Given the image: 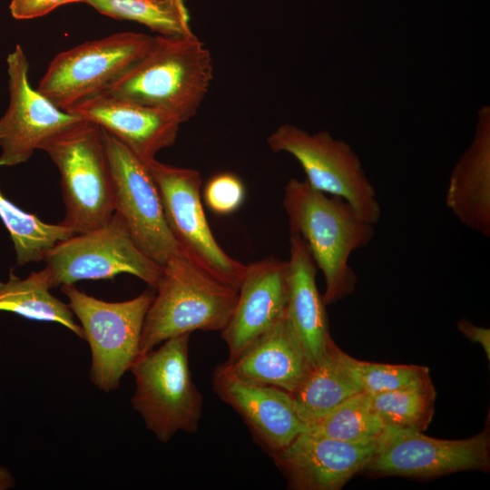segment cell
Here are the masks:
<instances>
[{
	"label": "cell",
	"instance_id": "obj_1",
	"mask_svg": "<svg viewBox=\"0 0 490 490\" xmlns=\"http://www.w3.org/2000/svg\"><path fill=\"white\" fill-rule=\"evenodd\" d=\"M282 205L289 232L301 236L325 280L326 305L352 294L358 277L349 265L351 254L370 244L374 224L344 199L312 188L306 180H289Z\"/></svg>",
	"mask_w": 490,
	"mask_h": 490
},
{
	"label": "cell",
	"instance_id": "obj_2",
	"mask_svg": "<svg viewBox=\"0 0 490 490\" xmlns=\"http://www.w3.org/2000/svg\"><path fill=\"white\" fill-rule=\"evenodd\" d=\"M212 74L211 53L193 33L156 35L149 52L105 91L165 111L183 123L197 113Z\"/></svg>",
	"mask_w": 490,
	"mask_h": 490
},
{
	"label": "cell",
	"instance_id": "obj_3",
	"mask_svg": "<svg viewBox=\"0 0 490 490\" xmlns=\"http://www.w3.org/2000/svg\"><path fill=\"white\" fill-rule=\"evenodd\" d=\"M162 268L157 294L144 318L140 355L194 330L221 331L237 303V289L214 278L182 251Z\"/></svg>",
	"mask_w": 490,
	"mask_h": 490
},
{
	"label": "cell",
	"instance_id": "obj_4",
	"mask_svg": "<svg viewBox=\"0 0 490 490\" xmlns=\"http://www.w3.org/2000/svg\"><path fill=\"white\" fill-rule=\"evenodd\" d=\"M58 168L65 206L62 224L83 233L114 213L113 178L103 130L81 120L41 147Z\"/></svg>",
	"mask_w": 490,
	"mask_h": 490
},
{
	"label": "cell",
	"instance_id": "obj_5",
	"mask_svg": "<svg viewBox=\"0 0 490 490\" xmlns=\"http://www.w3.org/2000/svg\"><path fill=\"white\" fill-rule=\"evenodd\" d=\"M190 335L171 338L139 355L129 369L135 381L132 407L162 443L179 431L196 432L201 417L202 397L189 365Z\"/></svg>",
	"mask_w": 490,
	"mask_h": 490
},
{
	"label": "cell",
	"instance_id": "obj_6",
	"mask_svg": "<svg viewBox=\"0 0 490 490\" xmlns=\"http://www.w3.org/2000/svg\"><path fill=\"white\" fill-rule=\"evenodd\" d=\"M61 290L90 347V380L103 392L115 390L140 355L144 318L155 294L146 290L129 300L109 302L74 284L62 285Z\"/></svg>",
	"mask_w": 490,
	"mask_h": 490
},
{
	"label": "cell",
	"instance_id": "obj_7",
	"mask_svg": "<svg viewBox=\"0 0 490 490\" xmlns=\"http://www.w3.org/2000/svg\"><path fill=\"white\" fill-rule=\"evenodd\" d=\"M155 36L121 32L58 54L36 90L67 111L110 88L152 48Z\"/></svg>",
	"mask_w": 490,
	"mask_h": 490
},
{
	"label": "cell",
	"instance_id": "obj_8",
	"mask_svg": "<svg viewBox=\"0 0 490 490\" xmlns=\"http://www.w3.org/2000/svg\"><path fill=\"white\" fill-rule=\"evenodd\" d=\"M267 143L272 152L294 157L312 188L344 199L368 222L379 221L382 210L377 191L348 142L328 131L309 133L285 123L270 134Z\"/></svg>",
	"mask_w": 490,
	"mask_h": 490
},
{
	"label": "cell",
	"instance_id": "obj_9",
	"mask_svg": "<svg viewBox=\"0 0 490 490\" xmlns=\"http://www.w3.org/2000/svg\"><path fill=\"white\" fill-rule=\"evenodd\" d=\"M44 260L43 271L51 289L122 273L133 275L155 289L162 272V266L136 245L116 212L103 226L58 242Z\"/></svg>",
	"mask_w": 490,
	"mask_h": 490
},
{
	"label": "cell",
	"instance_id": "obj_10",
	"mask_svg": "<svg viewBox=\"0 0 490 490\" xmlns=\"http://www.w3.org/2000/svg\"><path fill=\"white\" fill-rule=\"evenodd\" d=\"M147 166L168 227L181 250L214 278L238 290L246 265L228 255L211 232L201 204L200 172L156 159Z\"/></svg>",
	"mask_w": 490,
	"mask_h": 490
},
{
	"label": "cell",
	"instance_id": "obj_11",
	"mask_svg": "<svg viewBox=\"0 0 490 490\" xmlns=\"http://www.w3.org/2000/svg\"><path fill=\"white\" fill-rule=\"evenodd\" d=\"M488 429L466 439L446 440L422 432L385 427L365 470L376 475L432 478L468 470L489 471Z\"/></svg>",
	"mask_w": 490,
	"mask_h": 490
},
{
	"label": "cell",
	"instance_id": "obj_12",
	"mask_svg": "<svg viewBox=\"0 0 490 490\" xmlns=\"http://www.w3.org/2000/svg\"><path fill=\"white\" fill-rule=\"evenodd\" d=\"M103 132L114 212L122 219L140 250L162 267L181 250L168 227L154 180L147 164L113 135Z\"/></svg>",
	"mask_w": 490,
	"mask_h": 490
},
{
	"label": "cell",
	"instance_id": "obj_13",
	"mask_svg": "<svg viewBox=\"0 0 490 490\" xmlns=\"http://www.w3.org/2000/svg\"><path fill=\"white\" fill-rule=\"evenodd\" d=\"M6 62L10 102L0 119V167L25 162L46 141L83 120L58 108L31 87L29 64L19 44Z\"/></svg>",
	"mask_w": 490,
	"mask_h": 490
},
{
	"label": "cell",
	"instance_id": "obj_14",
	"mask_svg": "<svg viewBox=\"0 0 490 490\" xmlns=\"http://www.w3.org/2000/svg\"><path fill=\"white\" fill-rule=\"evenodd\" d=\"M376 446L377 440L345 442L303 432L270 456L289 488L338 490L365 470Z\"/></svg>",
	"mask_w": 490,
	"mask_h": 490
},
{
	"label": "cell",
	"instance_id": "obj_15",
	"mask_svg": "<svg viewBox=\"0 0 490 490\" xmlns=\"http://www.w3.org/2000/svg\"><path fill=\"white\" fill-rule=\"evenodd\" d=\"M212 386L215 394L242 417L269 455L287 446L307 430V424L285 390L241 379L224 363L216 367Z\"/></svg>",
	"mask_w": 490,
	"mask_h": 490
},
{
	"label": "cell",
	"instance_id": "obj_16",
	"mask_svg": "<svg viewBox=\"0 0 490 490\" xmlns=\"http://www.w3.org/2000/svg\"><path fill=\"white\" fill-rule=\"evenodd\" d=\"M288 261L274 256L249 263L238 289L231 317L220 331L229 351L238 358L286 313Z\"/></svg>",
	"mask_w": 490,
	"mask_h": 490
},
{
	"label": "cell",
	"instance_id": "obj_17",
	"mask_svg": "<svg viewBox=\"0 0 490 490\" xmlns=\"http://www.w3.org/2000/svg\"><path fill=\"white\" fill-rule=\"evenodd\" d=\"M66 112L92 122L125 145L148 164L172 146L181 122L171 113L114 95L97 93Z\"/></svg>",
	"mask_w": 490,
	"mask_h": 490
},
{
	"label": "cell",
	"instance_id": "obj_18",
	"mask_svg": "<svg viewBox=\"0 0 490 490\" xmlns=\"http://www.w3.org/2000/svg\"><path fill=\"white\" fill-rule=\"evenodd\" d=\"M446 205L467 229L490 237V107L478 111L475 135L455 164Z\"/></svg>",
	"mask_w": 490,
	"mask_h": 490
},
{
	"label": "cell",
	"instance_id": "obj_19",
	"mask_svg": "<svg viewBox=\"0 0 490 490\" xmlns=\"http://www.w3.org/2000/svg\"><path fill=\"white\" fill-rule=\"evenodd\" d=\"M289 233L286 316L312 368L322 358L333 339L329 334L327 305L316 284L318 267L301 236Z\"/></svg>",
	"mask_w": 490,
	"mask_h": 490
},
{
	"label": "cell",
	"instance_id": "obj_20",
	"mask_svg": "<svg viewBox=\"0 0 490 490\" xmlns=\"http://www.w3.org/2000/svg\"><path fill=\"white\" fill-rule=\"evenodd\" d=\"M224 365L241 379L275 387L289 394L310 369L286 313L238 358Z\"/></svg>",
	"mask_w": 490,
	"mask_h": 490
},
{
	"label": "cell",
	"instance_id": "obj_21",
	"mask_svg": "<svg viewBox=\"0 0 490 490\" xmlns=\"http://www.w3.org/2000/svg\"><path fill=\"white\" fill-rule=\"evenodd\" d=\"M350 359L332 340L322 358L290 393L296 410L307 426L362 392Z\"/></svg>",
	"mask_w": 490,
	"mask_h": 490
},
{
	"label": "cell",
	"instance_id": "obj_22",
	"mask_svg": "<svg viewBox=\"0 0 490 490\" xmlns=\"http://www.w3.org/2000/svg\"><path fill=\"white\" fill-rule=\"evenodd\" d=\"M50 289L43 270L31 272L25 279L10 272L6 281H0V311L32 320L56 322L84 338L68 304L52 295Z\"/></svg>",
	"mask_w": 490,
	"mask_h": 490
},
{
	"label": "cell",
	"instance_id": "obj_23",
	"mask_svg": "<svg viewBox=\"0 0 490 490\" xmlns=\"http://www.w3.org/2000/svg\"><path fill=\"white\" fill-rule=\"evenodd\" d=\"M436 389L429 375L402 387L370 395L372 408L385 427L423 432L435 413Z\"/></svg>",
	"mask_w": 490,
	"mask_h": 490
},
{
	"label": "cell",
	"instance_id": "obj_24",
	"mask_svg": "<svg viewBox=\"0 0 490 490\" xmlns=\"http://www.w3.org/2000/svg\"><path fill=\"white\" fill-rule=\"evenodd\" d=\"M0 219L10 234L19 266L44 260L58 242L75 234L61 222L47 223L21 210L1 191Z\"/></svg>",
	"mask_w": 490,
	"mask_h": 490
},
{
	"label": "cell",
	"instance_id": "obj_25",
	"mask_svg": "<svg viewBox=\"0 0 490 490\" xmlns=\"http://www.w3.org/2000/svg\"><path fill=\"white\" fill-rule=\"evenodd\" d=\"M99 13L140 23L162 36L192 33L184 0H87Z\"/></svg>",
	"mask_w": 490,
	"mask_h": 490
},
{
	"label": "cell",
	"instance_id": "obj_26",
	"mask_svg": "<svg viewBox=\"0 0 490 490\" xmlns=\"http://www.w3.org/2000/svg\"><path fill=\"white\" fill-rule=\"evenodd\" d=\"M384 430L370 395L362 391L309 425L306 432L345 442H368L377 440Z\"/></svg>",
	"mask_w": 490,
	"mask_h": 490
},
{
	"label": "cell",
	"instance_id": "obj_27",
	"mask_svg": "<svg viewBox=\"0 0 490 490\" xmlns=\"http://www.w3.org/2000/svg\"><path fill=\"white\" fill-rule=\"evenodd\" d=\"M350 361L362 391L369 395L391 391L429 375L424 366L368 362L352 357Z\"/></svg>",
	"mask_w": 490,
	"mask_h": 490
},
{
	"label": "cell",
	"instance_id": "obj_28",
	"mask_svg": "<svg viewBox=\"0 0 490 490\" xmlns=\"http://www.w3.org/2000/svg\"><path fill=\"white\" fill-rule=\"evenodd\" d=\"M203 199L213 213L229 215L242 205L245 199V187L236 174L220 172L212 176L205 184Z\"/></svg>",
	"mask_w": 490,
	"mask_h": 490
},
{
	"label": "cell",
	"instance_id": "obj_29",
	"mask_svg": "<svg viewBox=\"0 0 490 490\" xmlns=\"http://www.w3.org/2000/svg\"><path fill=\"white\" fill-rule=\"evenodd\" d=\"M87 0H12L10 11L15 19H32L45 15L56 7Z\"/></svg>",
	"mask_w": 490,
	"mask_h": 490
},
{
	"label": "cell",
	"instance_id": "obj_30",
	"mask_svg": "<svg viewBox=\"0 0 490 490\" xmlns=\"http://www.w3.org/2000/svg\"><path fill=\"white\" fill-rule=\"evenodd\" d=\"M458 330L471 342L480 344L487 358H490V330L478 327L467 319H461L457 323Z\"/></svg>",
	"mask_w": 490,
	"mask_h": 490
},
{
	"label": "cell",
	"instance_id": "obj_31",
	"mask_svg": "<svg viewBox=\"0 0 490 490\" xmlns=\"http://www.w3.org/2000/svg\"><path fill=\"white\" fill-rule=\"evenodd\" d=\"M14 485V479L8 470L0 467V490H5Z\"/></svg>",
	"mask_w": 490,
	"mask_h": 490
}]
</instances>
